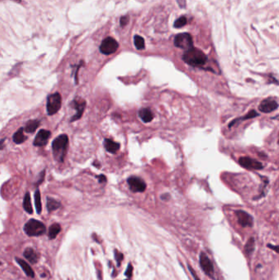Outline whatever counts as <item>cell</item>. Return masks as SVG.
<instances>
[{"mask_svg": "<svg viewBox=\"0 0 279 280\" xmlns=\"http://www.w3.org/2000/svg\"><path fill=\"white\" fill-rule=\"evenodd\" d=\"M23 206H24V209L27 213L29 214H32L33 213V208H32L31 205V200H30V192H27L25 193V197H24V201H23Z\"/></svg>", "mask_w": 279, "mask_h": 280, "instance_id": "21", "label": "cell"}, {"mask_svg": "<svg viewBox=\"0 0 279 280\" xmlns=\"http://www.w3.org/2000/svg\"><path fill=\"white\" fill-rule=\"evenodd\" d=\"M24 256L32 264H35L39 260V254L32 248H26L24 252Z\"/></svg>", "mask_w": 279, "mask_h": 280, "instance_id": "16", "label": "cell"}, {"mask_svg": "<svg viewBox=\"0 0 279 280\" xmlns=\"http://www.w3.org/2000/svg\"><path fill=\"white\" fill-rule=\"evenodd\" d=\"M239 164L244 168L250 170H260L263 168V165L259 161L251 159L250 157H241L239 159Z\"/></svg>", "mask_w": 279, "mask_h": 280, "instance_id": "12", "label": "cell"}, {"mask_svg": "<svg viewBox=\"0 0 279 280\" xmlns=\"http://www.w3.org/2000/svg\"><path fill=\"white\" fill-rule=\"evenodd\" d=\"M61 231V225L59 224H53L49 228L48 230V236L51 239H53L57 237V235Z\"/></svg>", "mask_w": 279, "mask_h": 280, "instance_id": "22", "label": "cell"}, {"mask_svg": "<svg viewBox=\"0 0 279 280\" xmlns=\"http://www.w3.org/2000/svg\"><path fill=\"white\" fill-rule=\"evenodd\" d=\"M134 45L137 48V49L142 50L145 48V41L144 39L139 35L134 36Z\"/></svg>", "mask_w": 279, "mask_h": 280, "instance_id": "24", "label": "cell"}, {"mask_svg": "<svg viewBox=\"0 0 279 280\" xmlns=\"http://www.w3.org/2000/svg\"><path fill=\"white\" fill-rule=\"evenodd\" d=\"M115 254H116V255H115V257H116L117 262H118V266H120V261H121V260L123 259V255H122L121 253H120V252H117V251L115 252Z\"/></svg>", "mask_w": 279, "mask_h": 280, "instance_id": "27", "label": "cell"}, {"mask_svg": "<svg viewBox=\"0 0 279 280\" xmlns=\"http://www.w3.org/2000/svg\"><path fill=\"white\" fill-rule=\"evenodd\" d=\"M98 180H99V182H100V183H103V182H106V178L105 177L104 175H103V174H102V175H99V176H98Z\"/></svg>", "mask_w": 279, "mask_h": 280, "instance_id": "31", "label": "cell"}, {"mask_svg": "<svg viewBox=\"0 0 279 280\" xmlns=\"http://www.w3.org/2000/svg\"><path fill=\"white\" fill-rule=\"evenodd\" d=\"M23 131H24V129H23V128H21V129H19L15 133L13 137H12L13 142H14L15 143L21 144V143H24L25 140H26V137H25L24 134H23Z\"/></svg>", "mask_w": 279, "mask_h": 280, "instance_id": "19", "label": "cell"}, {"mask_svg": "<svg viewBox=\"0 0 279 280\" xmlns=\"http://www.w3.org/2000/svg\"><path fill=\"white\" fill-rule=\"evenodd\" d=\"M200 265L202 266V270L205 272V274L213 279L214 273H215L214 266H213V264L210 261V258L205 255V253H204V252H202L200 255Z\"/></svg>", "mask_w": 279, "mask_h": 280, "instance_id": "8", "label": "cell"}, {"mask_svg": "<svg viewBox=\"0 0 279 280\" xmlns=\"http://www.w3.org/2000/svg\"><path fill=\"white\" fill-rule=\"evenodd\" d=\"M132 271H133V268H132V266H131V264H129V265L128 266L127 270H126V272H125V274H126V276L131 277V275H132Z\"/></svg>", "mask_w": 279, "mask_h": 280, "instance_id": "29", "label": "cell"}, {"mask_svg": "<svg viewBox=\"0 0 279 280\" xmlns=\"http://www.w3.org/2000/svg\"><path fill=\"white\" fill-rule=\"evenodd\" d=\"M183 59L186 63L192 67H202L206 63L207 56L202 50L192 47L186 50L183 56Z\"/></svg>", "mask_w": 279, "mask_h": 280, "instance_id": "1", "label": "cell"}, {"mask_svg": "<svg viewBox=\"0 0 279 280\" xmlns=\"http://www.w3.org/2000/svg\"><path fill=\"white\" fill-rule=\"evenodd\" d=\"M35 208L38 214L42 212V202H41V194L39 190H36L35 192Z\"/></svg>", "mask_w": 279, "mask_h": 280, "instance_id": "23", "label": "cell"}, {"mask_svg": "<svg viewBox=\"0 0 279 280\" xmlns=\"http://www.w3.org/2000/svg\"><path fill=\"white\" fill-rule=\"evenodd\" d=\"M41 175H42V176H41V178H39V181H38V183H37V184L38 185L40 184L43 182V178H44V170H43L42 173H41Z\"/></svg>", "mask_w": 279, "mask_h": 280, "instance_id": "33", "label": "cell"}, {"mask_svg": "<svg viewBox=\"0 0 279 280\" xmlns=\"http://www.w3.org/2000/svg\"><path fill=\"white\" fill-rule=\"evenodd\" d=\"M69 138L66 135H61L53 140L52 143L53 156L58 161H63L67 152Z\"/></svg>", "mask_w": 279, "mask_h": 280, "instance_id": "2", "label": "cell"}, {"mask_svg": "<svg viewBox=\"0 0 279 280\" xmlns=\"http://www.w3.org/2000/svg\"><path fill=\"white\" fill-rule=\"evenodd\" d=\"M25 234L33 237V236H40L46 232L45 225L39 220L31 219L25 224L24 227Z\"/></svg>", "mask_w": 279, "mask_h": 280, "instance_id": "3", "label": "cell"}, {"mask_svg": "<svg viewBox=\"0 0 279 280\" xmlns=\"http://www.w3.org/2000/svg\"><path fill=\"white\" fill-rule=\"evenodd\" d=\"M61 96L59 93L50 94L47 98V112L49 116L56 114L61 106Z\"/></svg>", "mask_w": 279, "mask_h": 280, "instance_id": "4", "label": "cell"}, {"mask_svg": "<svg viewBox=\"0 0 279 280\" xmlns=\"http://www.w3.org/2000/svg\"><path fill=\"white\" fill-rule=\"evenodd\" d=\"M174 45L182 49L187 50L193 47V41L192 36L187 33H183L176 35L173 41Z\"/></svg>", "mask_w": 279, "mask_h": 280, "instance_id": "5", "label": "cell"}, {"mask_svg": "<svg viewBox=\"0 0 279 280\" xmlns=\"http://www.w3.org/2000/svg\"><path fill=\"white\" fill-rule=\"evenodd\" d=\"M39 124H40V121L39 120H30V121H29L26 124H25V132H27V133H34V132L36 130L38 129V127L39 126Z\"/></svg>", "mask_w": 279, "mask_h": 280, "instance_id": "18", "label": "cell"}, {"mask_svg": "<svg viewBox=\"0 0 279 280\" xmlns=\"http://www.w3.org/2000/svg\"><path fill=\"white\" fill-rule=\"evenodd\" d=\"M278 103L276 100L272 98H267V99L263 100L259 106V109L261 112L265 113H269L272 112L273 111L278 109Z\"/></svg>", "mask_w": 279, "mask_h": 280, "instance_id": "9", "label": "cell"}, {"mask_svg": "<svg viewBox=\"0 0 279 280\" xmlns=\"http://www.w3.org/2000/svg\"><path fill=\"white\" fill-rule=\"evenodd\" d=\"M188 268H189V270L191 271L192 274V276H193V278H194L195 279H196V280H200V279H198V278H197V274H196V272H195V271H193V270H192V269L191 266H188Z\"/></svg>", "mask_w": 279, "mask_h": 280, "instance_id": "30", "label": "cell"}, {"mask_svg": "<svg viewBox=\"0 0 279 280\" xmlns=\"http://www.w3.org/2000/svg\"><path fill=\"white\" fill-rule=\"evenodd\" d=\"M128 184L129 188L134 192H142L145 191L147 185L143 179L136 176H132L128 179Z\"/></svg>", "mask_w": 279, "mask_h": 280, "instance_id": "7", "label": "cell"}, {"mask_svg": "<svg viewBox=\"0 0 279 280\" xmlns=\"http://www.w3.org/2000/svg\"><path fill=\"white\" fill-rule=\"evenodd\" d=\"M237 221L242 227H251L253 224V218L247 212L244 211H236Z\"/></svg>", "mask_w": 279, "mask_h": 280, "instance_id": "13", "label": "cell"}, {"mask_svg": "<svg viewBox=\"0 0 279 280\" xmlns=\"http://www.w3.org/2000/svg\"><path fill=\"white\" fill-rule=\"evenodd\" d=\"M128 22H129V17H128L127 16H126V17H121V19H120V25H121V26H125V25H127Z\"/></svg>", "mask_w": 279, "mask_h": 280, "instance_id": "28", "label": "cell"}, {"mask_svg": "<svg viewBox=\"0 0 279 280\" xmlns=\"http://www.w3.org/2000/svg\"><path fill=\"white\" fill-rule=\"evenodd\" d=\"M178 3L179 4L180 7H185L186 5V0H178Z\"/></svg>", "mask_w": 279, "mask_h": 280, "instance_id": "32", "label": "cell"}, {"mask_svg": "<svg viewBox=\"0 0 279 280\" xmlns=\"http://www.w3.org/2000/svg\"><path fill=\"white\" fill-rule=\"evenodd\" d=\"M16 260H17L18 264L21 266L23 271L25 272V274H26L27 276L30 277V278H34V277H35V272H34V270H32L31 267L30 266L28 263L25 262V260H23L19 259V258H17Z\"/></svg>", "mask_w": 279, "mask_h": 280, "instance_id": "17", "label": "cell"}, {"mask_svg": "<svg viewBox=\"0 0 279 280\" xmlns=\"http://www.w3.org/2000/svg\"><path fill=\"white\" fill-rule=\"evenodd\" d=\"M4 141H5V139H2V140H0V149H4Z\"/></svg>", "mask_w": 279, "mask_h": 280, "instance_id": "34", "label": "cell"}, {"mask_svg": "<svg viewBox=\"0 0 279 280\" xmlns=\"http://www.w3.org/2000/svg\"><path fill=\"white\" fill-rule=\"evenodd\" d=\"M139 117L142 119V121L145 122V123H148L151 122L153 119V113L152 111L149 108H142L138 112Z\"/></svg>", "mask_w": 279, "mask_h": 280, "instance_id": "15", "label": "cell"}, {"mask_svg": "<svg viewBox=\"0 0 279 280\" xmlns=\"http://www.w3.org/2000/svg\"><path fill=\"white\" fill-rule=\"evenodd\" d=\"M254 238H250L246 244L245 246V251L248 255H251L252 252H254Z\"/></svg>", "mask_w": 279, "mask_h": 280, "instance_id": "25", "label": "cell"}, {"mask_svg": "<svg viewBox=\"0 0 279 280\" xmlns=\"http://www.w3.org/2000/svg\"><path fill=\"white\" fill-rule=\"evenodd\" d=\"M187 24V18L186 17H179L177 19L175 22H174V24H173V26L175 27V28H181V27H183L184 25Z\"/></svg>", "mask_w": 279, "mask_h": 280, "instance_id": "26", "label": "cell"}, {"mask_svg": "<svg viewBox=\"0 0 279 280\" xmlns=\"http://www.w3.org/2000/svg\"><path fill=\"white\" fill-rule=\"evenodd\" d=\"M61 206V203L59 202H57V200H55L54 198H52L50 197L47 198V208L48 211L51 212L53 211H56Z\"/></svg>", "mask_w": 279, "mask_h": 280, "instance_id": "20", "label": "cell"}, {"mask_svg": "<svg viewBox=\"0 0 279 280\" xmlns=\"http://www.w3.org/2000/svg\"><path fill=\"white\" fill-rule=\"evenodd\" d=\"M72 104H73V107L76 110V113L74 116H72L71 119V122L80 120L81 118L85 109V106H86V102L82 98H77L72 102Z\"/></svg>", "mask_w": 279, "mask_h": 280, "instance_id": "10", "label": "cell"}, {"mask_svg": "<svg viewBox=\"0 0 279 280\" xmlns=\"http://www.w3.org/2000/svg\"><path fill=\"white\" fill-rule=\"evenodd\" d=\"M119 48V43L111 37H107L103 40L100 45V52L105 55H110L116 53Z\"/></svg>", "mask_w": 279, "mask_h": 280, "instance_id": "6", "label": "cell"}, {"mask_svg": "<svg viewBox=\"0 0 279 280\" xmlns=\"http://www.w3.org/2000/svg\"><path fill=\"white\" fill-rule=\"evenodd\" d=\"M104 147L107 152H109L111 153H116L120 149V143L115 142L111 139L109 138H106L104 141Z\"/></svg>", "mask_w": 279, "mask_h": 280, "instance_id": "14", "label": "cell"}, {"mask_svg": "<svg viewBox=\"0 0 279 280\" xmlns=\"http://www.w3.org/2000/svg\"><path fill=\"white\" fill-rule=\"evenodd\" d=\"M50 137H51V132L49 130H40L36 135L33 144L35 147H43L46 145Z\"/></svg>", "mask_w": 279, "mask_h": 280, "instance_id": "11", "label": "cell"}]
</instances>
